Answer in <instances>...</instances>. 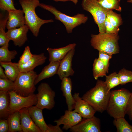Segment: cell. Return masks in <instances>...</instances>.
I'll use <instances>...</instances> for the list:
<instances>
[{"label":"cell","mask_w":132,"mask_h":132,"mask_svg":"<svg viewBox=\"0 0 132 132\" xmlns=\"http://www.w3.org/2000/svg\"><path fill=\"white\" fill-rule=\"evenodd\" d=\"M110 93L111 91L108 90L104 81L97 79L95 86L81 98L96 111L102 113L106 110Z\"/></svg>","instance_id":"cell-1"},{"label":"cell","mask_w":132,"mask_h":132,"mask_svg":"<svg viewBox=\"0 0 132 132\" xmlns=\"http://www.w3.org/2000/svg\"><path fill=\"white\" fill-rule=\"evenodd\" d=\"M24 14L26 25L33 35L37 37L41 26L45 23L53 22L52 19L45 20L39 18L35 12V9L39 6V0H19Z\"/></svg>","instance_id":"cell-2"},{"label":"cell","mask_w":132,"mask_h":132,"mask_svg":"<svg viewBox=\"0 0 132 132\" xmlns=\"http://www.w3.org/2000/svg\"><path fill=\"white\" fill-rule=\"evenodd\" d=\"M131 93L124 88L111 91L106 110L108 113L114 119L124 117Z\"/></svg>","instance_id":"cell-3"},{"label":"cell","mask_w":132,"mask_h":132,"mask_svg":"<svg viewBox=\"0 0 132 132\" xmlns=\"http://www.w3.org/2000/svg\"><path fill=\"white\" fill-rule=\"evenodd\" d=\"M90 43L92 46L99 51H101L112 55L119 52L118 33H99L91 34Z\"/></svg>","instance_id":"cell-4"},{"label":"cell","mask_w":132,"mask_h":132,"mask_svg":"<svg viewBox=\"0 0 132 132\" xmlns=\"http://www.w3.org/2000/svg\"><path fill=\"white\" fill-rule=\"evenodd\" d=\"M39 6L49 11L54 15L55 19L61 22L68 33H71L74 28L85 23L88 19L87 16L81 13H78L72 16H69L51 5L40 3Z\"/></svg>","instance_id":"cell-5"},{"label":"cell","mask_w":132,"mask_h":132,"mask_svg":"<svg viewBox=\"0 0 132 132\" xmlns=\"http://www.w3.org/2000/svg\"><path fill=\"white\" fill-rule=\"evenodd\" d=\"M37 75L34 70L27 72H20L14 81V91L23 97L34 94L36 89L34 82Z\"/></svg>","instance_id":"cell-6"},{"label":"cell","mask_w":132,"mask_h":132,"mask_svg":"<svg viewBox=\"0 0 132 132\" xmlns=\"http://www.w3.org/2000/svg\"><path fill=\"white\" fill-rule=\"evenodd\" d=\"M81 6L83 10L92 15L95 23L98 26L99 33H105L104 22L109 10L103 8L98 0H82Z\"/></svg>","instance_id":"cell-7"},{"label":"cell","mask_w":132,"mask_h":132,"mask_svg":"<svg viewBox=\"0 0 132 132\" xmlns=\"http://www.w3.org/2000/svg\"><path fill=\"white\" fill-rule=\"evenodd\" d=\"M10 102L8 109L10 114L19 111L22 108H29L36 105L37 102L36 94H34L26 97L21 96L14 91H8Z\"/></svg>","instance_id":"cell-8"},{"label":"cell","mask_w":132,"mask_h":132,"mask_svg":"<svg viewBox=\"0 0 132 132\" xmlns=\"http://www.w3.org/2000/svg\"><path fill=\"white\" fill-rule=\"evenodd\" d=\"M38 93L36 94L37 103L35 105L43 110L46 109L50 110L54 106V98L55 95L48 84L45 82L41 83L37 88Z\"/></svg>","instance_id":"cell-9"},{"label":"cell","mask_w":132,"mask_h":132,"mask_svg":"<svg viewBox=\"0 0 132 132\" xmlns=\"http://www.w3.org/2000/svg\"><path fill=\"white\" fill-rule=\"evenodd\" d=\"M73 132H101L100 119L94 116L84 118L78 124L70 129Z\"/></svg>","instance_id":"cell-10"},{"label":"cell","mask_w":132,"mask_h":132,"mask_svg":"<svg viewBox=\"0 0 132 132\" xmlns=\"http://www.w3.org/2000/svg\"><path fill=\"white\" fill-rule=\"evenodd\" d=\"M78 93H75L73 95L75 101L74 110L80 114L84 118L87 119L94 116L96 112L89 103L79 96Z\"/></svg>","instance_id":"cell-11"},{"label":"cell","mask_w":132,"mask_h":132,"mask_svg":"<svg viewBox=\"0 0 132 132\" xmlns=\"http://www.w3.org/2000/svg\"><path fill=\"white\" fill-rule=\"evenodd\" d=\"M82 116L74 111L66 110L64 115L54 122L60 126L63 124V129L67 130L79 123L82 119Z\"/></svg>","instance_id":"cell-12"},{"label":"cell","mask_w":132,"mask_h":132,"mask_svg":"<svg viewBox=\"0 0 132 132\" xmlns=\"http://www.w3.org/2000/svg\"><path fill=\"white\" fill-rule=\"evenodd\" d=\"M75 49L70 51L60 61L57 73L61 80L65 77L73 76L75 72L72 67V61Z\"/></svg>","instance_id":"cell-13"},{"label":"cell","mask_w":132,"mask_h":132,"mask_svg":"<svg viewBox=\"0 0 132 132\" xmlns=\"http://www.w3.org/2000/svg\"><path fill=\"white\" fill-rule=\"evenodd\" d=\"M123 21L120 14L108 10L104 22L106 33H118L119 27L123 23Z\"/></svg>","instance_id":"cell-14"},{"label":"cell","mask_w":132,"mask_h":132,"mask_svg":"<svg viewBox=\"0 0 132 132\" xmlns=\"http://www.w3.org/2000/svg\"><path fill=\"white\" fill-rule=\"evenodd\" d=\"M29 30L25 25L18 28L8 29L6 33L10 40L13 41L15 46L20 47L27 40V33Z\"/></svg>","instance_id":"cell-15"},{"label":"cell","mask_w":132,"mask_h":132,"mask_svg":"<svg viewBox=\"0 0 132 132\" xmlns=\"http://www.w3.org/2000/svg\"><path fill=\"white\" fill-rule=\"evenodd\" d=\"M8 11V19L6 28L8 30L19 28L25 25L24 13L22 10L16 9Z\"/></svg>","instance_id":"cell-16"},{"label":"cell","mask_w":132,"mask_h":132,"mask_svg":"<svg viewBox=\"0 0 132 132\" xmlns=\"http://www.w3.org/2000/svg\"><path fill=\"white\" fill-rule=\"evenodd\" d=\"M21 125L24 132H42L33 122L29 114L28 109L24 108L20 110Z\"/></svg>","instance_id":"cell-17"},{"label":"cell","mask_w":132,"mask_h":132,"mask_svg":"<svg viewBox=\"0 0 132 132\" xmlns=\"http://www.w3.org/2000/svg\"><path fill=\"white\" fill-rule=\"evenodd\" d=\"M61 89L65 98L68 110L72 111L74 109L75 101L72 94V83L71 79L65 77L61 80Z\"/></svg>","instance_id":"cell-18"},{"label":"cell","mask_w":132,"mask_h":132,"mask_svg":"<svg viewBox=\"0 0 132 132\" xmlns=\"http://www.w3.org/2000/svg\"><path fill=\"white\" fill-rule=\"evenodd\" d=\"M28 109L30 116L36 125L40 129L42 132H46L48 126L44 118L43 110L35 105L33 106Z\"/></svg>","instance_id":"cell-19"},{"label":"cell","mask_w":132,"mask_h":132,"mask_svg":"<svg viewBox=\"0 0 132 132\" xmlns=\"http://www.w3.org/2000/svg\"><path fill=\"white\" fill-rule=\"evenodd\" d=\"M76 45L73 43L58 48H47L46 50L49 54L50 62L60 61L70 51L75 49Z\"/></svg>","instance_id":"cell-20"},{"label":"cell","mask_w":132,"mask_h":132,"mask_svg":"<svg viewBox=\"0 0 132 132\" xmlns=\"http://www.w3.org/2000/svg\"><path fill=\"white\" fill-rule=\"evenodd\" d=\"M47 57L44 53L33 54L32 58L26 63L19 66L20 72H27L34 70L37 66L42 65L45 62Z\"/></svg>","instance_id":"cell-21"},{"label":"cell","mask_w":132,"mask_h":132,"mask_svg":"<svg viewBox=\"0 0 132 132\" xmlns=\"http://www.w3.org/2000/svg\"><path fill=\"white\" fill-rule=\"evenodd\" d=\"M60 63V61L50 62L46 66L41 72L37 75L35 81V85L42 80L48 78L57 74Z\"/></svg>","instance_id":"cell-22"},{"label":"cell","mask_w":132,"mask_h":132,"mask_svg":"<svg viewBox=\"0 0 132 132\" xmlns=\"http://www.w3.org/2000/svg\"><path fill=\"white\" fill-rule=\"evenodd\" d=\"M0 65L5 70V73L8 79L14 81L20 72L18 63L11 61L0 62Z\"/></svg>","instance_id":"cell-23"},{"label":"cell","mask_w":132,"mask_h":132,"mask_svg":"<svg viewBox=\"0 0 132 132\" xmlns=\"http://www.w3.org/2000/svg\"><path fill=\"white\" fill-rule=\"evenodd\" d=\"M10 102L8 91L0 90V118H7L9 115L8 109Z\"/></svg>","instance_id":"cell-24"},{"label":"cell","mask_w":132,"mask_h":132,"mask_svg":"<svg viewBox=\"0 0 132 132\" xmlns=\"http://www.w3.org/2000/svg\"><path fill=\"white\" fill-rule=\"evenodd\" d=\"M8 19L7 11L5 15L0 13V46L1 47L9 46L10 40L5 32L7 21Z\"/></svg>","instance_id":"cell-25"},{"label":"cell","mask_w":132,"mask_h":132,"mask_svg":"<svg viewBox=\"0 0 132 132\" xmlns=\"http://www.w3.org/2000/svg\"><path fill=\"white\" fill-rule=\"evenodd\" d=\"M19 111L10 114L7 118L9 126V132H22Z\"/></svg>","instance_id":"cell-26"},{"label":"cell","mask_w":132,"mask_h":132,"mask_svg":"<svg viewBox=\"0 0 132 132\" xmlns=\"http://www.w3.org/2000/svg\"><path fill=\"white\" fill-rule=\"evenodd\" d=\"M92 70L93 77L96 80L99 77L106 76L108 73L104 64L98 58L94 60Z\"/></svg>","instance_id":"cell-27"},{"label":"cell","mask_w":132,"mask_h":132,"mask_svg":"<svg viewBox=\"0 0 132 132\" xmlns=\"http://www.w3.org/2000/svg\"><path fill=\"white\" fill-rule=\"evenodd\" d=\"M113 123L117 132H132V126L128 123L124 117L114 119Z\"/></svg>","instance_id":"cell-28"},{"label":"cell","mask_w":132,"mask_h":132,"mask_svg":"<svg viewBox=\"0 0 132 132\" xmlns=\"http://www.w3.org/2000/svg\"><path fill=\"white\" fill-rule=\"evenodd\" d=\"M8 46H3L0 48V62L11 61L15 58L17 54L15 50L9 51Z\"/></svg>","instance_id":"cell-29"},{"label":"cell","mask_w":132,"mask_h":132,"mask_svg":"<svg viewBox=\"0 0 132 132\" xmlns=\"http://www.w3.org/2000/svg\"><path fill=\"white\" fill-rule=\"evenodd\" d=\"M121 0H98L100 5L104 9L108 10H115L121 12L122 9L120 6Z\"/></svg>","instance_id":"cell-30"},{"label":"cell","mask_w":132,"mask_h":132,"mask_svg":"<svg viewBox=\"0 0 132 132\" xmlns=\"http://www.w3.org/2000/svg\"><path fill=\"white\" fill-rule=\"evenodd\" d=\"M105 83L109 91L121 84V82L118 73L114 72L105 76Z\"/></svg>","instance_id":"cell-31"},{"label":"cell","mask_w":132,"mask_h":132,"mask_svg":"<svg viewBox=\"0 0 132 132\" xmlns=\"http://www.w3.org/2000/svg\"><path fill=\"white\" fill-rule=\"evenodd\" d=\"M121 84L124 85L129 82H132V71L123 68L118 73Z\"/></svg>","instance_id":"cell-32"},{"label":"cell","mask_w":132,"mask_h":132,"mask_svg":"<svg viewBox=\"0 0 132 132\" xmlns=\"http://www.w3.org/2000/svg\"><path fill=\"white\" fill-rule=\"evenodd\" d=\"M14 82L9 79L0 78V90L10 91H14Z\"/></svg>","instance_id":"cell-33"},{"label":"cell","mask_w":132,"mask_h":132,"mask_svg":"<svg viewBox=\"0 0 132 132\" xmlns=\"http://www.w3.org/2000/svg\"><path fill=\"white\" fill-rule=\"evenodd\" d=\"M33 54L31 52L29 46H26L20 58L18 63L19 65L24 64L30 60L33 57Z\"/></svg>","instance_id":"cell-34"},{"label":"cell","mask_w":132,"mask_h":132,"mask_svg":"<svg viewBox=\"0 0 132 132\" xmlns=\"http://www.w3.org/2000/svg\"><path fill=\"white\" fill-rule=\"evenodd\" d=\"M99 52L98 58L103 63L108 73L110 65V60L112 58V55H110L104 52L101 51Z\"/></svg>","instance_id":"cell-35"},{"label":"cell","mask_w":132,"mask_h":132,"mask_svg":"<svg viewBox=\"0 0 132 132\" xmlns=\"http://www.w3.org/2000/svg\"><path fill=\"white\" fill-rule=\"evenodd\" d=\"M0 8L2 10L7 11L16 9L14 5L13 0H0Z\"/></svg>","instance_id":"cell-36"},{"label":"cell","mask_w":132,"mask_h":132,"mask_svg":"<svg viewBox=\"0 0 132 132\" xmlns=\"http://www.w3.org/2000/svg\"><path fill=\"white\" fill-rule=\"evenodd\" d=\"M9 125L7 118L0 119V132H8Z\"/></svg>","instance_id":"cell-37"},{"label":"cell","mask_w":132,"mask_h":132,"mask_svg":"<svg viewBox=\"0 0 132 132\" xmlns=\"http://www.w3.org/2000/svg\"><path fill=\"white\" fill-rule=\"evenodd\" d=\"M126 114L128 115L130 120H132V92L131 93L127 107Z\"/></svg>","instance_id":"cell-38"},{"label":"cell","mask_w":132,"mask_h":132,"mask_svg":"<svg viewBox=\"0 0 132 132\" xmlns=\"http://www.w3.org/2000/svg\"><path fill=\"white\" fill-rule=\"evenodd\" d=\"M48 127L46 132H63V130L60 126L56 125L53 126L51 124L48 125Z\"/></svg>","instance_id":"cell-39"},{"label":"cell","mask_w":132,"mask_h":132,"mask_svg":"<svg viewBox=\"0 0 132 132\" xmlns=\"http://www.w3.org/2000/svg\"><path fill=\"white\" fill-rule=\"evenodd\" d=\"M2 67L0 65V78L2 79H8L6 76Z\"/></svg>","instance_id":"cell-40"},{"label":"cell","mask_w":132,"mask_h":132,"mask_svg":"<svg viewBox=\"0 0 132 132\" xmlns=\"http://www.w3.org/2000/svg\"><path fill=\"white\" fill-rule=\"evenodd\" d=\"M55 2L58 1L65 2L68 1H70L73 2L75 5H76L78 2V0H53Z\"/></svg>","instance_id":"cell-41"},{"label":"cell","mask_w":132,"mask_h":132,"mask_svg":"<svg viewBox=\"0 0 132 132\" xmlns=\"http://www.w3.org/2000/svg\"><path fill=\"white\" fill-rule=\"evenodd\" d=\"M127 1L128 3H132V0H128Z\"/></svg>","instance_id":"cell-42"},{"label":"cell","mask_w":132,"mask_h":132,"mask_svg":"<svg viewBox=\"0 0 132 132\" xmlns=\"http://www.w3.org/2000/svg\"></svg>","instance_id":"cell-43"}]
</instances>
